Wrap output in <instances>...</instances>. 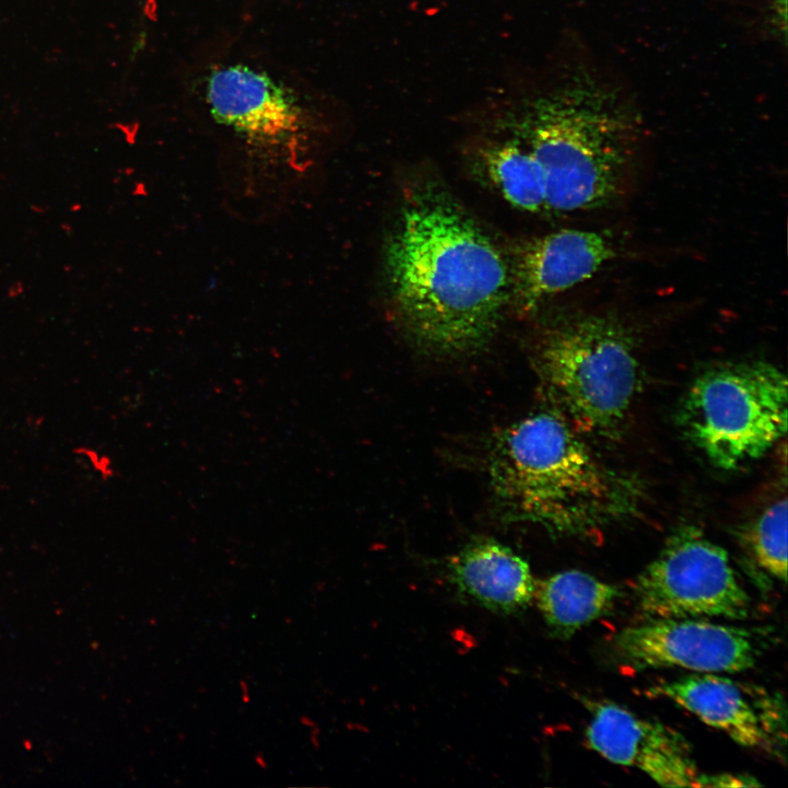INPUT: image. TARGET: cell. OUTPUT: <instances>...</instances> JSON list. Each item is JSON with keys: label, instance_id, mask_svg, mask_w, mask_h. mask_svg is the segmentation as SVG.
Listing matches in <instances>:
<instances>
[{"label": "cell", "instance_id": "obj_1", "mask_svg": "<svg viewBox=\"0 0 788 788\" xmlns=\"http://www.w3.org/2000/svg\"><path fill=\"white\" fill-rule=\"evenodd\" d=\"M385 275L403 331L441 355L483 348L510 298L499 248L448 194L429 186L403 206L386 245Z\"/></svg>", "mask_w": 788, "mask_h": 788}, {"label": "cell", "instance_id": "obj_2", "mask_svg": "<svg viewBox=\"0 0 788 788\" xmlns=\"http://www.w3.org/2000/svg\"><path fill=\"white\" fill-rule=\"evenodd\" d=\"M491 489L514 520L589 535L638 508L639 484L602 463L569 422L531 415L503 429L489 456Z\"/></svg>", "mask_w": 788, "mask_h": 788}, {"label": "cell", "instance_id": "obj_3", "mask_svg": "<svg viewBox=\"0 0 788 788\" xmlns=\"http://www.w3.org/2000/svg\"><path fill=\"white\" fill-rule=\"evenodd\" d=\"M514 130L540 165L546 208L561 212L596 209L621 194L639 134L626 102L589 73L529 100Z\"/></svg>", "mask_w": 788, "mask_h": 788}, {"label": "cell", "instance_id": "obj_4", "mask_svg": "<svg viewBox=\"0 0 788 788\" xmlns=\"http://www.w3.org/2000/svg\"><path fill=\"white\" fill-rule=\"evenodd\" d=\"M634 339L613 315L580 313L551 323L534 347V363L576 427L613 437L639 386Z\"/></svg>", "mask_w": 788, "mask_h": 788}, {"label": "cell", "instance_id": "obj_5", "mask_svg": "<svg viewBox=\"0 0 788 788\" xmlns=\"http://www.w3.org/2000/svg\"><path fill=\"white\" fill-rule=\"evenodd\" d=\"M787 405V378L776 366L728 362L693 381L679 422L712 465L730 471L763 456L785 436Z\"/></svg>", "mask_w": 788, "mask_h": 788}, {"label": "cell", "instance_id": "obj_6", "mask_svg": "<svg viewBox=\"0 0 788 788\" xmlns=\"http://www.w3.org/2000/svg\"><path fill=\"white\" fill-rule=\"evenodd\" d=\"M635 594L651 619H743L750 609L727 551L694 526L680 528L668 538L639 573Z\"/></svg>", "mask_w": 788, "mask_h": 788}, {"label": "cell", "instance_id": "obj_7", "mask_svg": "<svg viewBox=\"0 0 788 788\" xmlns=\"http://www.w3.org/2000/svg\"><path fill=\"white\" fill-rule=\"evenodd\" d=\"M611 648L621 664L637 671L735 673L751 669L757 658L746 629L698 618H656L626 627L614 636Z\"/></svg>", "mask_w": 788, "mask_h": 788}, {"label": "cell", "instance_id": "obj_8", "mask_svg": "<svg viewBox=\"0 0 788 788\" xmlns=\"http://www.w3.org/2000/svg\"><path fill=\"white\" fill-rule=\"evenodd\" d=\"M616 255L604 232L564 229L525 239L509 265L510 298L523 314L592 277Z\"/></svg>", "mask_w": 788, "mask_h": 788}, {"label": "cell", "instance_id": "obj_9", "mask_svg": "<svg viewBox=\"0 0 788 788\" xmlns=\"http://www.w3.org/2000/svg\"><path fill=\"white\" fill-rule=\"evenodd\" d=\"M586 738L605 760L638 768L665 787H697L699 774L685 739L614 703L592 708Z\"/></svg>", "mask_w": 788, "mask_h": 788}, {"label": "cell", "instance_id": "obj_10", "mask_svg": "<svg viewBox=\"0 0 788 788\" xmlns=\"http://www.w3.org/2000/svg\"><path fill=\"white\" fill-rule=\"evenodd\" d=\"M206 100L219 124L255 144H282L301 128V107L293 92L244 65L213 70L207 79Z\"/></svg>", "mask_w": 788, "mask_h": 788}, {"label": "cell", "instance_id": "obj_11", "mask_svg": "<svg viewBox=\"0 0 788 788\" xmlns=\"http://www.w3.org/2000/svg\"><path fill=\"white\" fill-rule=\"evenodd\" d=\"M460 594L501 615L523 612L533 600L535 581L528 563L493 540L466 545L448 563Z\"/></svg>", "mask_w": 788, "mask_h": 788}, {"label": "cell", "instance_id": "obj_12", "mask_svg": "<svg viewBox=\"0 0 788 788\" xmlns=\"http://www.w3.org/2000/svg\"><path fill=\"white\" fill-rule=\"evenodd\" d=\"M649 694L672 700L741 746L762 748L767 741L765 718L728 677L696 673L656 685Z\"/></svg>", "mask_w": 788, "mask_h": 788}, {"label": "cell", "instance_id": "obj_13", "mask_svg": "<svg viewBox=\"0 0 788 788\" xmlns=\"http://www.w3.org/2000/svg\"><path fill=\"white\" fill-rule=\"evenodd\" d=\"M619 596L615 586L581 570L537 581L533 594L551 634L560 639L607 614Z\"/></svg>", "mask_w": 788, "mask_h": 788}, {"label": "cell", "instance_id": "obj_14", "mask_svg": "<svg viewBox=\"0 0 788 788\" xmlns=\"http://www.w3.org/2000/svg\"><path fill=\"white\" fill-rule=\"evenodd\" d=\"M480 149L482 165L508 202L529 212L547 209L540 165L520 139L490 141Z\"/></svg>", "mask_w": 788, "mask_h": 788}, {"label": "cell", "instance_id": "obj_15", "mask_svg": "<svg viewBox=\"0 0 788 788\" xmlns=\"http://www.w3.org/2000/svg\"><path fill=\"white\" fill-rule=\"evenodd\" d=\"M746 542L758 566L773 577L787 579V500L767 507L746 532Z\"/></svg>", "mask_w": 788, "mask_h": 788}, {"label": "cell", "instance_id": "obj_16", "mask_svg": "<svg viewBox=\"0 0 788 788\" xmlns=\"http://www.w3.org/2000/svg\"><path fill=\"white\" fill-rule=\"evenodd\" d=\"M751 777L720 774V775H699L697 787H750L760 786Z\"/></svg>", "mask_w": 788, "mask_h": 788}, {"label": "cell", "instance_id": "obj_17", "mask_svg": "<svg viewBox=\"0 0 788 788\" xmlns=\"http://www.w3.org/2000/svg\"><path fill=\"white\" fill-rule=\"evenodd\" d=\"M770 21L776 33L786 38L787 0H770Z\"/></svg>", "mask_w": 788, "mask_h": 788}]
</instances>
